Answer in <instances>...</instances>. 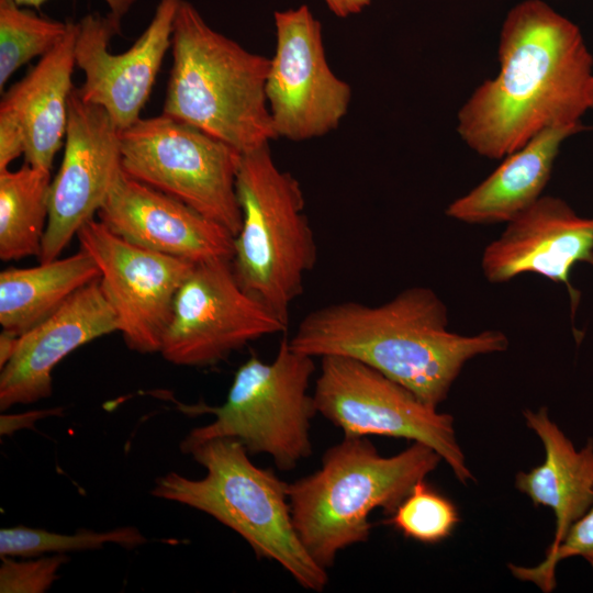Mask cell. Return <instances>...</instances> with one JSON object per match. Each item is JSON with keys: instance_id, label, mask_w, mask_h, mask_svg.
Returning <instances> with one entry per match:
<instances>
[{"instance_id": "cell-1", "label": "cell", "mask_w": 593, "mask_h": 593, "mask_svg": "<svg viewBox=\"0 0 593 593\" xmlns=\"http://www.w3.org/2000/svg\"><path fill=\"white\" fill-rule=\"evenodd\" d=\"M499 74L458 113L457 131L477 154L500 159L555 125L579 124L593 99V58L580 29L541 0L507 13Z\"/></svg>"}, {"instance_id": "cell-2", "label": "cell", "mask_w": 593, "mask_h": 593, "mask_svg": "<svg viewBox=\"0 0 593 593\" xmlns=\"http://www.w3.org/2000/svg\"><path fill=\"white\" fill-rule=\"evenodd\" d=\"M289 343L313 358L356 359L436 409L470 359L508 347L501 331H449L446 304L426 287L407 288L379 305L345 301L321 306L300 322Z\"/></svg>"}, {"instance_id": "cell-3", "label": "cell", "mask_w": 593, "mask_h": 593, "mask_svg": "<svg viewBox=\"0 0 593 593\" xmlns=\"http://www.w3.org/2000/svg\"><path fill=\"white\" fill-rule=\"evenodd\" d=\"M441 460L433 448L417 441L384 457L366 437L344 436L324 452L318 470L289 483L300 540L327 570L339 551L368 540L372 511L382 508L391 515Z\"/></svg>"}, {"instance_id": "cell-4", "label": "cell", "mask_w": 593, "mask_h": 593, "mask_svg": "<svg viewBox=\"0 0 593 593\" xmlns=\"http://www.w3.org/2000/svg\"><path fill=\"white\" fill-rule=\"evenodd\" d=\"M170 48L163 114L242 154L277 138L266 97L270 58L213 30L187 0L179 2Z\"/></svg>"}, {"instance_id": "cell-5", "label": "cell", "mask_w": 593, "mask_h": 593, "mask_svg": "<svg viewBox=\"0 0 593 593\" xmlns=\"http://www.w3.org/2000/svg\"><path fill=\"white\" fill-rule=\"evenodd\" d=\"M180 450L205 469L201 479L168 472L150 493L212 516L237 533L258 559L279 563L305 590L322 592L326 569L310 556L293 525L289 483L251 462L233 438L180 443Z\"/></svg>"}, {"instance_id": "cell-6", "label": "cell", "mask_w": 593, "mask_h": 593, "mask_svg": "<svg viewBox=\"0 0 593 593\" xmlns=\"http://www.w3.org/2000/svg\"><path fill=\"white\" fill-rule=\"evenodd\" d=\"M242 226L232 267L240 287L286 324L317 261L299 181L275 163L269 145L242 154L237 178Z\"/></svg>"}, {"instance_id": "cell-7", "label": "cell", "mask_w": 593, "mask_h": 593, "mask_svg": "<svg viewBox=\"0 0 593 593\" xmlns=\"http://www.w3.org/2000/svg\"><path fill=\"white\" fill-rule=\"evenodd\" d=\"M314 359L294 350L288 338L270 362L250 357L235 372L225 402L203 407L214 419L193 428L182 441L233 438L248 454L269 455L279 470L295 468L312 454L310 428L317 413L310 393Z\"/></svg>"}, {"instance_id": "cell-8", "label": "cell", "mask_w": 593, "mask_h": 593, "mask_svg": "<svg viewBox=\"0 0 593 593\" xmlns=\"http://www.w3.org/2000/svg\"><path fill=\"white\" fill-rule=\"evenodd\" d=\"M122 168L226 227L242 226L236 178L242 153L205 132L160 114L121 131Z\"/></svg>"}, {"instance_id": "cell-9", "label": "cell", "mask_w": 593, "mask_h": 593, "mask_svg": "<svg viewBox=\"0 0 593 593\" xmlns=\"http://www.w3.org/2000/svg\"><path fill=\"white\" fill-rule=\"evenodd\" d=\"M317 413L344 436L404 438L433 448L461 484L474 481L458 444L454 417L349 357L321 358L313 392Z\"/></svg>"}, {"instance_id": "cell-10", "label": "cell", "mask_w": 593, "mask_h": 593, "mask_svg": "<svg viewBox=\"0 0 593 593\" xmlns=\"http://www.w3.org/2000/svg\"><path fill=\"white\" fill-rule=\"evenodd\" d=\"M287 328L240 287L231 260L200 262L176 294L159 353L174 365L209 367L253 340Z\"/></svg>"}, {"instance_id": "cell-11", "label": "cell", "mask_w": 593, "mask_h": 593, "mask_svg": "<svg viewBox=\"0 0 593 593\" xmlns=\"http://www.w3.org/2000/svg\"><path fill=\"white\" fill-rule=\"evenodd\" d=\"M273 19L266 97L276 135L296 142L323 136L347 114L350 86L331 69L321 22L306 4L276 11Z\"/></svg>"}, {"instance_id": "cell-12", "label": "cell", "mask_w": 593, "mask_h": 593, "mask_svg": "<svg viewBox=\"0 0 593 593\" xmlns=\"http://www.w3.org/2000/svg\"><path fill=\"white\" fill-rule=\"evenodd\" d=\"M77 237L100 270L101 289L127 347L141 354L159 351L176 294L195 264L134 245L96 219L83 224Z\"/></svg>"}, {"instance_id": "cell-13", "label": "cell", "mask_w": 593, "mask_h": 593, "mask_svg": "<svg viewBox=\"0 0 593 593\" xmlns=\"http://www.w3.org/2000/svg\"><path fill=\"white\" fill-rule=\"evenodd\" d=\"M180 0H159L154 15L125 52L109 47L121 33L122 19L88 13L77 22L74 46L76 67L85 76L76 90L80 98L104 109L124 131L141 119L167 51L171 47L175 15Z\"/></svg>"}, {"instance_id": "cell-14", "label": "cell", "mask_w": 593, "mask_h": 593, "mask_svg": "<svg viewBox=\"0 0 593 593\" xmlns=\"http://www.w3.org/2000/svg\"><path fill=\"white\" fill-rule=\"evenodd\" d=\"M122 171L121 130L104 109L83 101L74 88L63 160L49 188L40 262L57 259L81 226L94 219Z\"/></svg>"}, {"instance_id": "cell-15", "label": "cell", "mask_w": 593, "mask_h": 593, "mask_svg": "<svg viewBox=\"0 0 593 593\" xmlns=\"http://www.w3.org/2000/svg\"><path fill=\"white\" fill-rule=\"evenodd\" d=\"M97 215L118 236L153 251L193 264L234 257L235 236L226 227L124 170Z\"/></svg>"}, {"instance_id": "cell-16", "label": "cell", "mask_w": 593, "mask_h": 593, "mask_svg": "<svg viewBox=\"0 0 593 593\" xmlns=\"http://www.w3.org/2000/svg\"><path fill=\"white\" fill-rule=\"evenodd\" d=\"M506 223L501 236L483 250L486 280L502 283L536 273L573 292L569 281L573 266L593 265L592 219L580 217L562 199L541 195Z\"/></svg>"}, {"instance_id": "cell-17", "label": "cell", "mask_w": 593, "mask_h": 593, "mask_svg": "<svg viewBox=\"0 0 593 593\" xmlns=\"http://www.w3.org/2000/svg\"><path fill=\"white\" fill-rule=\"evenodd\" d=\"M113 332H119L118 317L97 279L19 336L13 356L1 368L0 410L48 398L57 363L80 346Z\"/></svg>"}, {"instance_id": "cell-18", "label": "cell", "mask_w": 593, "mask_h": 593, "mask_svg": "<svg viewBox=\"0 0 593 593\" xmlns=\"http://www.w3.org/2000/svg\"><path fill=\"white\" fill-rule=\"evenodd\" d=\"M76 33L77 22L69 21L66 36L5 91L0 102L23 128L25 163L47 171L66 134L69 97L75 88Z\"/></svg>"}, {"instance_id": "cell-19", "label": "cell", "mask_w": 593, "mask_h": 593, "mask_svg": "<svg viewBox=\"0 0 593 593\" xmlns=\"http://www.w3.org/2000/svg\"><path fill=\"white\" fill-rule=\"evenodd\" d=\"M526 426L540 439L544 462L515 475V488L534 505L549 507L556 521L557 547L571 525L593 504V438L577 449L570 438L550 419L546 406L523 412Z\"/></svg>"}, {"instance_id": "cell-20", "label": "cell", "mask_w": 593, "mask_h": 593, "mask_svg": "<svg viewBox=\"0 0 593 593\" xmlns=\"http://www.w3.org/2000/svg\"><path fill=\"white\" fill-rule=\"evenodd\" d=\"M583 128L579 123L555 125L539 132L505 156L482 182L451 202L446 214L469 224L511 221L541 197L562 142Z\"/></svg>"}, {"instance_id": "cell-21", "label": "cell", "mask_w": 593, "mask_h": 593, "mask_svg": "<svg viewBox=\"0 0 593 593\" xmlns=\"http://www.w3.org/2000/svg\"><path fill=\"white\" fill-rule=\"evenodd\" d=\"M100 270L83 249L31 268L0 272V324L21 335L56 312L78 290L99 279Z\"/></svg>"}, {"instance_id": "cell-22", "label": "cell", "mask_w": 593, "mask_h": 593, "mask_svg": "<svg viewBox=\"0 0 593 593\" xmlns=\"http://www.w3.org/2000/svg\"><path fill=\"white\" fill-rule=\"evenodd\" d=\"M51 171L25 163L0 170V258H38L48 221Z\"/></svg>"}, {"instance_id": "cell-23", "label": "cell", "mask_w": 593, "mask_h": 593, "mask_svg": "<svg viewBox=\"0 0 593 593\" xmlns=\"http://www.w3.org/2000/svg\"><path fill=\"white\" fill-rule=\"evenodd\" d=\"M69 21L44 18L13 0H0V90L34 57H43L67 34Z\"/></svg>"}, {"instance_id": "cell-24", "label": "cell", "mask_w": 593, "mask_h": 593, "mask_svg": "<svg viewBox=\"0 0 593 593\" xmlns=\"http://www.w3.org/2000/svg\"><path fill=\"white\" fill-rule=\"evenodd\" d=\"M147 542L135 527H119L107 532L79 529L72 535H63L42 528L15 526L0 530V557H36L45 553L98 549L105 544H115L132 549Z\"/></svg>"}, {"instance_id": "cell-25", "label": "cell", "mask_w": 593, "mask_h": 593, "mask_svg": "<svg viewBox=\"0 0 593 593\" xmlns=\"http://www.w3.org/2000/svg\"><path fill=\"white\" fill-rule=\"evenodd\" d=\"M458 523L456 505L424 480L414 485L387 521L404 537L427 545L447 539Z\"/></svg>"}, {"instance_id": "cell-26", "label": "cell", "mask_w": 593, "mask_h": 593, "mask_svg": "<svg viewBox=\"0 0 593 593\" xmlns=\"http://www.w3.org/2000/svg\"><path fill=\"white\" fill-rule=\"evenodd\" d=\"M571 557L583 558L593 570V504L568 529L561 542L547 549L544 560L535 567L508 563L514 578L537 585L544 593L556 588L557 564Z\"/></svg>"}, {"instance_id": "cell-27", "label": "cell", "mask_w": 593, "mask_h": 593, "mask_svg": "<svg viewBox=\"0 0 593 593\" xmlns=\"http://www.w3.org/2000/svg\"><path fill=\"white\" fill-rule=\"evenodd\" d=\"M0 567L1 593H42L58 579L57 572L68 561L65 553H54L35 560L15 561L3 557Z\"/></svg>"}, {"instance_id": "cell-28", "label": "cell", "mask_w": 593, "mask_h": 593, "mask_svg": "<svg viewBox=\"0 0 593 593\" xmlns=\"http://www.w3.org/2000/svg\"><path fill=\"white\" fill-rule=\"evenodd\" d=\"M26 142L23 128L15 115L0 107V170L25 154Z\"/></svg>"}, {"instance_id": "cell-29", "label": "cell", "mask_w": 593, "mask_h": 593, "mask_svg": "<svg viewBox=\"0 0 593 593\" xmlns=\"http://www.w3.org/2000/svg\"><path fill=\"white\" fill-rule=\"evenodd\" d=\"M327 8L338 18L360 13L371 0H324Z\"/></svg>"}, {"instance_id": "cell-30", "label": "cell", "mask_w": 593, "mask_h": 593, "mask_svg": "<svg viewBox=\"0 0 593 593\" xmlns=\"http://www.w3.org/2000/svg\"><path fill=\"white\" fill-rule=\"evenodd\" d=\"M21 7L40 9L48 0H13ZM109 12L123 18L137 0H103Z\"/></svg>"}, {"instance_id": "cell-31", "label": "cell", "mask_w": 593, "mask_h": 593, "mask_svg": "<svg viewBox=\"0 0 593 593\" xmlns=\"http://www.w3.org/2000/svg\"><path fill=\"white\" fill-rule=\"evenodd\" d=\"M20 335L3 331L0 334V368L13 356Z\"/></svg>"}, {"instance_id": "cell-32", "label": "cell", "mask_w": 593, "mask_h": 593, "mask_svg": "<svg viewBox=\"0 0 593 593\" xmlns=\"http://www.w3.org/2000/svg\"><path fill=\"white\" fill-rule=\"evenodd\" d=\"M591 109H593V99H592V105H591Z\"/></svg>"}, {"instance_id": "cell-33", "label": "cell", "mask_w": 593, "mask_h": 593, "mask_svg": "<svg viewBox=\"0 0 593 593\" xmlns=\"http://www.w3.org/2000/svg\"><path fill=\"white\" fill-rule=\"evenodd\" d=\"M592 222H593V219H592Z\"/></svg>"}]
</instances>
